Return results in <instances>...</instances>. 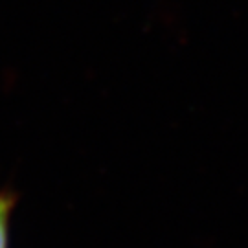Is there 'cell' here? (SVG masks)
Instances as JSON below:
<instances>
[{
	"mask_svg": "<svg viewBox=\"0 0 248 248\" xmlns=\"http://www.w3.org/2000/svg\"><path fill=\"white\" fill-rule=\"evenodd\" d=\"M15 206V197L0 191V248H9V221Z\"/></svg>",
	"mask_w": 248,
	"mask_h": 248,
	"instance_id": "6da1fadb",
	"label": "cell"
}]
</instances>
